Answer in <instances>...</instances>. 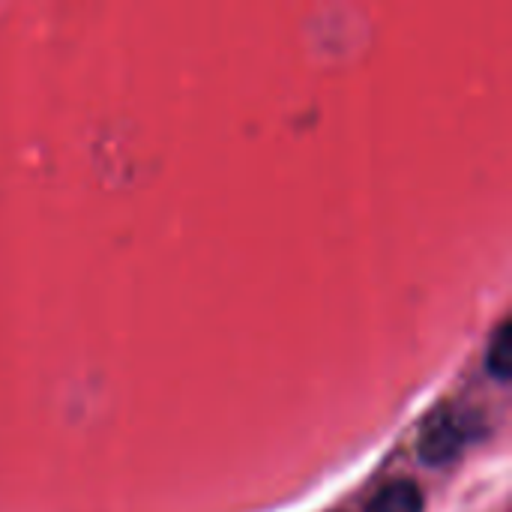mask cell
<instances>
[{
    "mask_svg": "<svg viewBox=\"0 0 512 512\" xmlns=\"http://www.w3.org/2000/svg\"><path fill=\"white\" fill-rule=\"evenodd\" d=\"M471 438V426H468V417L453 411V408H438L423 432H420V441H417V450H420V459L426 465H450L459 459V453L465 450Z\"/></svg>",
    "mask_w": 512,
    "mask_h": 512,
    "instance_id": "cell-1",
    "label": "cell"
},
{
    "mask_svg": "<svg viewBox=\"0 0 512 512\" xmlns=\"http://www.w3.org/2000/svg\"><path fill=\"white\" fill-rule=\"evenodd\" d=\"M369 512H423V492L411 480L387 483L369 504Z\"/></svg>",
    "mask_w": 512,
    "mask_h": 512,
    "instance_id": "cell-2",
    "label": "cell"
},
{
    "mask_svg": "<svg viewBox=\"0 0 512 512\" xmlns=\"http://www.w3.org/2000/svg\"><path fill=\"white\" fill-rule=\"evenodd\" d=\"M486 369L492 378H498L501 384L510 381L512 372V324L501 321L498 330L489 339V351H486Z\"/></svg>",
    "mask_w": 512,
    "mask_h": 512,
    "instance_id": "cell-3",
    "label": "cell"
}]
</instances>
